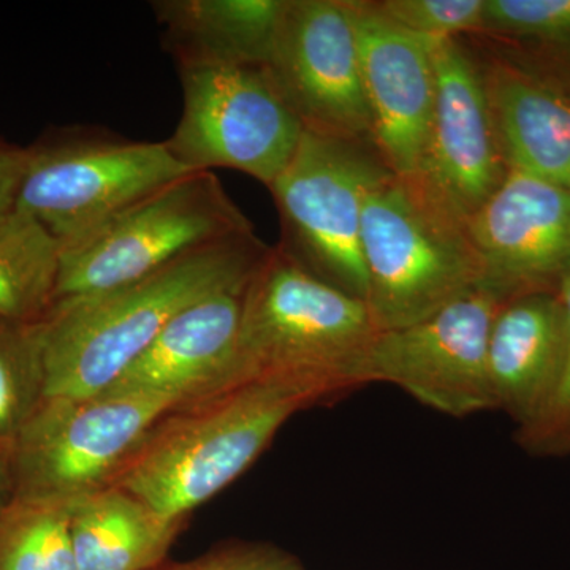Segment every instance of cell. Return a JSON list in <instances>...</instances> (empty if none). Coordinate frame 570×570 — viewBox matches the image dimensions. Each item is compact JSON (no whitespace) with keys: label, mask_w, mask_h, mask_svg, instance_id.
Returning <instances> with one entry per match:
<instances>
[{"label":"cell","mask_w":570,"mask_h":570,"mask_svg":"<svg viewBox=\"0 0 570 570\" xmlns=\"http://www.w3.org/2000/svg\"><path fill=\"white\" fill-rule=\"evenodd\" d=\"M558 294L568 314V352L564 366L549 403L530 425L517 431V441L532 455H570V268L558 285Z\"/></svg>","instance_id":"25"},{"label":"cell","mask_w":570,"mask_h":570,"mask_svg":"<svg viewBox=\"0 0 570 570\" xmlns=\"http://www.w3.org/2000/svg\"><path fill=\"white\" fill-rule=\"evenodd\" d=\"M324 400L307 382L258 377L184 404L154 426L112 487L187 519L245 474L296 412Z\"/></svg>","instance_id":"2"},{"label":"cell","mask_w":570,"mask_h":570,"mask_svg":"<svg viewBox=\"0 0 570 570\" xmlns=\"http://www.w3.org/2000/svg\"><path fill=\"white\" fill-rule=\"evenodd\" d=\"M70 512L13 499L0 513V570H77Z\"/></svg>","instance_id":"21"},{"label":"cell","mask_w":570,"mask_h":570,"mask_svg":"<svg viewBox=\"0 0 570 570\" xmlns=\"http://www.w3.org/2000/svg\"><path fill=\"white\" fill-rule=\"evenodd\" d=\"M151 570H306L287 551L269 543H224L194 560L163 562Z\"/></svg>","instance_id":"26"},{"label":"cell","mask_w":570,"mask_h":570,"mask_svg":"<svg viewBox=\"0 0 570 570\" xmlns=\"http://www.w3.org/2000/svg\"><path fill=\"white\" fill-rule=\"evenodd\" d=\"M482 32L543 41L570 40V0H485Z\"/></svg>","instance_id":"24"},{"label":"cell","mask_w":570,"mask_h":570,"mask_svg":"<svg viewBox=\"0 0 570 570\" xmlns=\"http://www.w3.org/2000/svg\"><path fill=\"white\" fill-rule=\"evenodd\" d=\"M358 41L371 138L395 175L419 170L434 107L430 41L393 24L373 2L347 0Z\"/></svg>","instance_id":"14"},{"label":"cell","mask_w":570,"mask_h":570,"mask_svg":"<svg viewBox=\"0 0 570 570\" xmlns=\"http://www.w3.org/2000/svg\"><path fill=\"white\" fill-rule=\"evenodd\" d=\"M183 115L167 142L187 170L230 168L269 187L302 141V124L266 67L178 69Z\"/></svg>","instance_id":"9"},{"label":"cell","mask_w":570,"mask_h":570,"mask_svg":"<svg viewBox=\"0 0 570 570\" xmlns=\"http://www.w3.org/2000/svg\"><path fill=\"white\" fill-rule=\"evenodd\" d=\"M430 41L434 107L415 171L461 216L478 212L509 171L482 67L459 39Z\"/></svg>","instance_id":"12"},{"label":"cell","mask_w":570,"mask_h":570,"mask_svg":"<svg viewBox=\"0 0 570 570\" xmlns=\"http://www.w3.org/2000/svg\"><path fill=\"white\" fill-rule=\"evenodd\" d=\"M482 73L509 167L570 190V89L501 59Z\"/></svg>","instance_id":"17"},{"label":"cell","mask_w":570,"mask_h":570,"mask_svg":"<svg viewBox=\"0 0 570 570\" xmlns=\"http://www.w3.org/2000/svg\"><path fill=\"white\" fill-rule=\"evenodd\" d=\"M249 277L183 309L108 392L160 393L179 407L232 387Z\"/></svg>","instance_id":"15"},{"label":"cell","mask_w":570,"mask_h":570,"mask_svg":"<svg viewBox=\"0 0 570 570\" xmlns=\"http://www.w3.org/2000/svg\"><path fill=\"white\" fill-rule=\"evenodd\" d=\"M390 175L373 141L305 130L291 164L268 187L279 214V246L314 275L366 302L363 206Z\"/></svg>","instance_id":"8"},{"label":"cell","mask_w":570,"mask_h":570,"mask_svg":"<svg viewBox=\"0 0 570 570\" xmlns=\"http://www.w3.org/2000/svg\"><path fill=\"white\" fill-rule=\"evenodd\" d=\"M14 497L13 468H11V442L0 439V513Z\"/></svg>","instance_id":"28"},{"label":"cell","mask_w":570,"mask_h":570,"mask_svg":"<svg viewBox=\"0 0 570 570\" xmlns=\"http://www.w3.org/2000/svg\"><path fill=\"white\" fill-rule=\"evenodd\" d=\"M45 400L40 322H0V439L13 441Z\"/></svg>","instance_id":"22"},{"label":"cell","mask_w":570,"mask_h":570,"mask_svg":"<svg viewBox=\"0 0 570 570\" xmlns=\"http://www.w3.org/2000/svg\"><path fill=\"white\" fill-rule=\"evenodd\" d=\"M568 352V314L558 291L510 296L499 307L487 365L494 406L517 426L538 417L560 381Z\"/></svg>","instance_id":"16"},{"label":"cell","mask_w":570,"mask_h":570,"mask_svg":"<svg viewBox=\"0 0 570 570\" xmlns=\"http://www.w3.org/2000/svg\"><path fill=\"white\" fill-rule=\"evenodd\" d=\"M176 406L146 392L45 397L11 441L13 499L73 508L110 489Z\"/></svg>","instance_id":"5"},{"label":"cell","mask_w":570,"mask_h":570,"mask_svg":"<svg viewBox=\"0 0 570 570\" xmlns=\"http://www.w3.org/2000/svg\"><path fill=\"white\" fill-rule=\"evenodd\" d=\"M393 24L422 39H456L482 31L485 0H381L373 2Z\"/></svg>","instance_id":"23"},{"label":"cell","mask_w":570,"mask_h":570,"mask_svg":"<svg viewBox=\"0 0 570 570\" xmlns=\"http://www.w3.org/2000/svg\"><path fill=\"white\" fill-rule=\"evenodd\" d=\"M186 519H170L119 487L71 508L77 570H151L167 561Z\"/></svg>","instance_id":"19"},{"label":"cell","mask_w":570,"mask_h":570,"mask_svg":"<svg viewBox=\"0 0 570 570\" xmlns=\"http://www.w3.org/2000/svg\"><path fill=\"white\" fill-rule=\"evenodd\" d=\"M362 253L379 332L425 321L485 283L466 217L417 174L390 175L367 194Z\"/></svg>","instance_id":"4"},{"label":"cell","mask_w":570,"mask_h":570,"mask_svg":"<svg viewBox=\"0 0 570 570\" xmlns=\"http://www.w3.org/2000/svg\"><path fill=\"white\" fill-rule=\"evenodd\" d=\"M26 149L14 208L39 223L61 250L193 174L165 141H135L91 127H73Z\"/></svg>","instance_id":"7"},{"label":"cell","mask_w":570,"mask_h":570,"mask_svg":"<svg viewBox=\"0 0 570 570\" xmlns=\"http://www.w3.org/2000/svg\"><path fill=\"white\" fill-rule=\"evenodd\" d=\"M285 0H156L163 48L176 69L197 66L266 67Z\"/></svg>","instance_id":"18"},{"label":"cell","mask_w":570,"mask_h":570,"mask_svg":"<svg viewBox=\"0 0 570 570\" xmlns=\"http://www.w3.org/2000/svg\"><path fill=\"white\" fill-rule=\"evenodd\" d=\"M28 149L0 142V214L14 208Z\"/></svg>","instance_id":"27"},{"label":"cell","mask_w":570,"mask_h":570,"mask_svg":"<svg viewBox=\"0 0 570 570\" xmlns=\"http://www.w3.org/2000/svg\"><path fill=\"white\" fill-rule=\"evenodd\" d=\"M505 299L483 283L425 321L379 332L367 354L365 384L395 385L450 417L494 411L487 352Z\"/></svg>","instance_id":"10"},{"label":"cell","mask_w":570,"mask_h":570,"mask_svg":"<svg viewBox=\"0 0 570 570\" xmlns=\"http://www.w3.org/2000/svg\"><path fill=\"white\" fill-rule=\"evenodd\" d=\"M61 246L31 216L0 214V322H40L55 302Z\"/></svg>","instance_id":"20"},{"label":"cell","mask_w":570,"mask_h":570,"mask_svg":"<svg viewBox=\"0 0 570 570\" xmlns=\"http://www.w3.org/2000/svg\"><path fill=\"white\" fill-rule=\"evenodd\" d=\"M250 232L214 171L183 176L62 249L52 303L137 283L184 255Z\"/></svg>","instance_id":"6"},{"label":"cell","mask_w":570,"mask_h":570,"mask_svg":"<svg viewBox=\"0 0 570 570\" xmlns=\"http://www.w3.org/2000/svg\"><path fill=\"white\" fill-rule=\"evenodd\" d=\"M268 249L250 232L184 255L137 283L52 303L41 318L45 397L108 392L183 309L246 281Z\"/></svg>","instance_id":"1"},{"label":"cell","mask_w":570,"mask_h":570,"mask_svg":"<svg viewBox=\"0 0 570 570\" xmlns=\"http://www.w3.org/2000/svg\"><path fill=\"white\" fill-rule=\"evenodd\" d=\"M377 333L365 299L326 283L279 245L269 246L243 296L234 385L296 379L328 397L362 387Z\"/></svg>","instance_id":"3"},{"label":"cell","mask_w":570,"mask_h":570,"mask_svg":"<svg viewBox=\"0 0 570 570\" xmlns=\"http://www.w3.org/2000/svg\"><path fill=\"white\" fill-rule=\"evenodd\" d=\"M485 283L505 296L558 291L570 268V190L509 167L468 219Z\"/></svg>","instance_id":"13"},{"label":"cell","mask_w":570,"mask_h":570,"mask_svg":"<svg viewBox=\"0 0 570 570\" xmlns=\"http://www.w3.org/2000/svg\"><path fill=\"white\" fill-rule=\"evenodd\" d=\"M266 70L307 132L373 141L347 0H285Z\"/></svg>","instance_id":"11"}]
</instances>
